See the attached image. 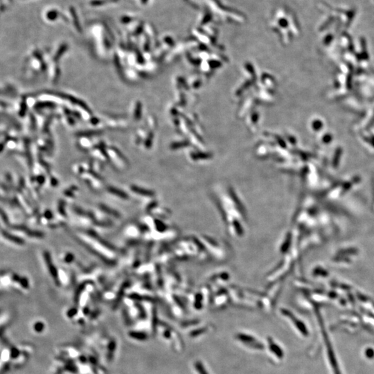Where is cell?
<instances>
[{
	"label": "cell",
	"instance_id": "cell-1",
	"mask_svg": "<svg viewBox=\"0 0 374 374\" xmlns=\"http://www.w3.org/2000/svg\"><path fill=\"white\" fill-rule=\"evenodd\" d=\"M1 233H2V236L5 238L7 239V240H10V242H13L14 243L17 244V245H23L24 243V240H23V239L19 238V237L15 236L10 234V233H8V232H7L6 231H2Z\"/></svg>",
	"mask_w": 374,
	"mask_h": 374
},
{
	"label": "cell",
	"instance_id": "cell-2",
	"mask_svg": "<svg viewBox=\"0 0 374 374\" xmlns=\"http://www.w3.org/2000/svg\"><path fill=\"white\" fill-rule=\"evenodd\" d=\"M45 259L46 263H47V265H48V267H49V272H50V273L51 274V275L54 276V277H56V275H57V274H56V268L54 267V265H53V264L51 263L50 256H49V254H48V253H47V252H46L45 254Z\"/></svg>",
	"mask_w": 374,
	"mask_h": 374
},
{
	"label": "cell",
	"instance_id": "cell-3",
	"mask_svg": "<svg viewBox=\"0 0 374 374\" xmlns=\"http://www.w3.org/2000/svg\"><path fill=\"white\" fill-rule=\"evenodd\" d=\"M43 328L44 325L42 322H38L34 326L35 331H37V332H41V331H42V330H43Z\"/></svg>",
	"mask_w": 374,
	"mask_h": 374
},
{
	"label": "cell",
	"instance_id": "cell-4",
	"mask_svg": "<svg viewBox=\"0 0 374 374\" xmlns=\"http://www.w3.org/2000/svg\"><path fill=\"white\" fill-rule=\"evenodd\" d=\"M19 351L16 349H13L11 351V357H13V358H16V357L19 355Z\"/></svg>",
	"mask_w": 374,
	"mask_h": 374
}]
</instances>
